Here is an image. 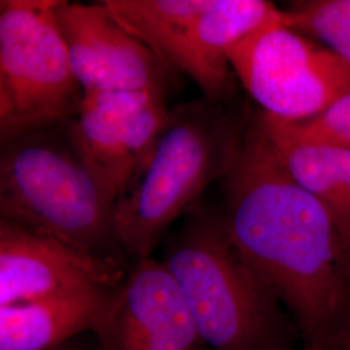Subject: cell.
<instances>
[{
  "label": "cell",
  "mask_w": 350,
  "mask_h": 350,
  "mask_svg": "<svg viewBox=\"0 0 350 350\" xmlns=\"http://www.w3.org/2000/svg\"><path fill=\"white\" fill-rule=\"evenodd\" d=\"M221 180L219 217L243 260L287 308L305 349H338L350 335V257L329 213L253 122Z\"/></svg>",
  "instance_id": "cell-1"
},
{
  "label": "cell",
  "mask_w": 350,
  "mask_h": 350,
  "mask_svg": "<svg viewBox=\"0 0 350 350\" xmlns=\"http://www.w3.org/2000/svg\"><path fill=\"white\" fill-rule=\"evenodd\" d=\"M163 265L179 287L205 347L278 350L287 347L280 302L243 260L218 214L189 213L167 240Z\"/></svg>",
  "instance_id": "cell-2"
},
{
  "label": "cell",
  "mask_w": 350,
  "mask_h": 350,
  "mask_svg": "<svg viewBox=\"0 0 350 350\" xmlns=\"http://www.w3.org/2000/svg\"><path fill=\"white\" fill-rule=\"evenodd\" d=\"M243 133L211 101L170 112L138 182L116 204V237L125 257H152L170 226L200 208L205 188L225 176Z\"/></svg>",
  "instance_id": "cell-3"
},
{
  "label": "cell",
  "mask_w": 350,
  "mask_h": 350,
  "mask_svg": "<svg viewBox=\"0 0 350 350\" xmlns=\"http://www.w3.org/2000/svg\"><path fill=\"white\" fill-rule=\"evenodd\" d=\"M52 130L1 143L0 219L124 261L114 228L117 201L78 159L65 133L57 137Z\"/></svg>",
  "instance_id": "cell-4"
},
{
  "label": "cell",
  "mask_w": 350,
  "mask_h": 350,
  "mask_svg": "<svg viewBox=\"0 0 350 350\" xmlns=\"http://www.w3.org/2000/svg\"><path fill=\"white\" fill-rule=\"evenodd\" d=\"M59 1L0 3L1 143L65 126L79 112L83 90L57 25Z\"/></svg>",
  "instance_id": "cell-5"
},
{
  "label": "cell",
  "mask_w": 350,
  "mask_h": 350,
  "mask_svg": "<svg viewBox=\"0 0 350 350\" xmlns=\"http://www.w3.org/2000/svg\"><path fill=\"white\" fill-rule=\"evenodd\" d=\"M227 57L261 111L287 121L312 118L350 91V62L289 27L280 10Z\"/></svg>",
  "instance_id": "cell-6"
},
{
  "label": "cell",
  "mask_w": 350,
  "mask_h": 350,
  "mask_svg": "<svg viewBox=\"0 0 350 350\" xmlns=\"http://www.w3.org/2000/svg\"><path fill=\"white\" fill-rule=\"evenodd\" d=\"M170 112L165 94L85 92L64 133L88 172L118 201L138 182Z\"/></svg>",
  "instance_id": "cell-7"
},
{
  "label": "cell",
  "mask_w": 350,
  "mask_h": 350,
  "mask_svg": "<svg viewBox=\"0 0 350 350\" xmlns=\"http://www.w3.org/2000/svg\"><path fill=\"white\" fill-rule=\"evenodd\" d=\"M56 20L85 92L165 94L169 69L100 3L59 1Z\"/></svg>",
  "instance_id": "cell-8"
},
{
  "label": "cell",
  "mask_w": 350,
  "mask_h": 350,
  "mask_svg": "<svg viewBox=\"0 0 350 350\" xmlns=\"http://www.w3.org/2000/svg\"><path fill=\"white\" fill-rule=\"evenodd\" d=\"M101 350H202L187 305L163 261H134L92 329Z\"/></svg>",
  "instance_id": "cell-9"
},
{
  "label": "cell",
  "mask_w": 350,
  "mask_h": 350,
  "mask_svg": "<svg viewBox=\"0 0 350 350\" xmlns=\"http://www.w3.org/2000/svg\"><path fill=\"white\" fill-rule=\"evenodd\" d=\"M124 261L0 219V308L88 287H120Z\"/></svg>",
  "instance_id": "cell-10"
},
{
  "label": "cell",
  "mask_w": 350,
  "mask_h": 350,
  "mask_svg": "<svg viewBox=\"0 0 350 350\" xmlns=\"http://www.w3.org/2000/svg\"><path fill=\"white\" fill-rule=\"evenodd\" d=\"M279 12L263 0H212L163 56L166 68L187 75L205 100L221 104L231 94L228 51Z\"/></svg>",
  "instance_id": "cell-11"
},
{
  "label": "cell",
  "mask_w": 350,
  "mask_h": 350,
  "mask_svg": "<svg viewBox=\"0 0 350 350\" xmlns=\"http://www.w3.org/2000/svg\"><path fill=\"white\" fill-rule=\"evenodd\" d=\"M253 124L288 174L329 213L350 257V150L305 138L291 121L262 111Z\"/></svg>",
  "instance_id": "cell-12"
},
{
  "label": "cell",
  "mask_w": 350,
  "mask_h": 350,
  "mask_svg": "<svg viewBox=\"0 0 350 350\" xmlns=\"http://www.w3.org/2000/svg\"><path fill=\"white\" fill-rule=\"evenodd\" d=\"M117 288H79L0 308V350H52L92 331Z\"/></svg>",
  "instance_id": "cell-13"
},
{
  "label": "cell",
  "mask_w": 350,
  "mask_h": 350,
  "mask_svg": "<svg viewBox=\"0 0 350 350\" xmlns=\"http://www.w3.org/2000/svg\"><path fill=\"white\" fill-rule=\"evenodd\" d=\"M103 4L120 25L163 62L172 44L212 0H105Z\"/></svg>",
  "instance_id": "cell-14"
},
{
  "label": "cell",
  "mask_w": 350,
  "mask_h": 350,
  "mask_svg": "<svg viewBox=\"0 0 350 350\" xmlns=\"http://www.w3.org/2000/svg\"><path fill=\"white\" fill-rule=\"evenodd\" d=\"M289 27L350 62V0H310L283 11Z\"/></svg>",
  "instance_id": "cell-15"
},
{
  "label": "cell",
  "mask_w": 350,
  "mask_h": 350,
  "mask_svg": "<svg viewBox=\"0 0 350 350\" xmlns=\"http://www.w3.org/2000/svg\"><path fill=\"white\" fill-rule=\"evenodd\" d=\"M291 122L305 138L350 150V91L312 118Z\"/></svg>",
  "instance_id": "cell-16"
},
{
  "label": "cell",
  "mask_w": 350,
  "mask_h": 350,
  "mask_svg": "<svg viewBox=\"0 0 350 350\" xmlns=\"http://www.w3.org/2000/svg\"><path fill=\"white\" fill-rule=\"evenodd\" d=\"M336 350H350V335L345 338V341Z\"/></svg>",
  "instance_id": "cell-17"
},
{
  "label": "cell",
  "mask_w": 350,
  "mask_h": 350,
  "mask_svg": "<svg viewBox=\"0 0 350 350\" xmlns=\"http://www.w3.org/2000/svg\"><path fill=\"white\" fill-rule=\"evenodd\" d=\"M52 350H75V349H72V348H66V347H65V344H64V345H62V347H59V348H55V349H52Z\"/></svg>",
  "instance_id": "cell-18"
},
{
  "label": "cell",
  "mask_w": 350,
  "mask_h": 350,
  "mask_svg": "<svg viewBox=\"0 0 350 350\" xmlns=\"http://www.w3.org/2000/svg\"><path fill=\"white\" fill-rule=\"evenodd\" d=\"M278 350H293V349H291V348H289V347H284V348H280V349H278ZM305 350H308V349H305Z\"/></svg>",
  "instance_id": "cell-19"
}]
</instances>
